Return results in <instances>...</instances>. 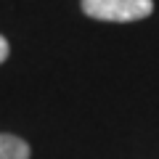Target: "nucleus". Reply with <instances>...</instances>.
Returning a JSON list of instances; mask_svg holds the SVG:
<instances>
[{
    "label": "nucleus",
    "instance_id": "nucleus-1",
    "mask_svg": "<svg viewBox=\"0 0 159 159\" xmlns=\"http://www.w3.org/2000/svg\"><path fill=\"white\" fill-rule=\"evenodd\" d=\"M82 13L98 21H141L154 13V0H80Z\"/></svg>",
    "mask_w": 159,
    "mask_h": 159
},
{
    "label": "nucleus",
    "instance_id": "nucleus-2",
    "mask_svg": "<svg viewBox=\"0 0 159 159\" xmlns=\"http://www.w3.org/2000/svg\"><path fill=\"white\" fill-rule=\"evenodd\" d=\"M0 159H29V146L19 135L0 133Z\"/></svg>",
    "mask_w": 159,
    "mask_h": 159
},
{
    "label": "nucleus",
    "instance_id": "nucleus-3",
    "mask_svg": "<svg viewBox=\"0 0 159 159\" xmlns=\"http://www.w3.org/2000/svg\"><path fill=\"white\" fill-rule=\"evenodd\" d=\"M8 53H11V45H8V40L3 37V34H0V64H3V61L8 58Z\"/></svg>",
    "mask_w": 159,
    "mask_h": 159
}]
</instances>
